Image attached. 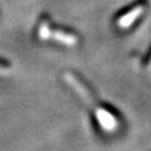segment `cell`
I'll return each instance as SVG.
<instances>
[{
	"label": "cell",
	"instance_id": "obj_1",
	"mask_svg": "<svg viewBox=\"0 0 151 151\" xmlns=\"http://www.w3.org/2000/svg\"><path fill=\"white\" fill-rule=\"evenodd\" d=\"M93 112H94V116L97 120V124L99 127L103 130L106 131L108 133H112L114 131H116L119 128V120L116 118V115H114L110 110L102 106L101 104H95L93 108Z\"/></svg>",
	"mask_w": 151,
	"mask_h": 151
},
{
	"label": "cell",
	"instance_id": "obj_2",
	"mask_svg": "<svg viewBox=\"0 0 151 151\" xmlns=\"http://www.w3.org/2000/svg\"><path fill=\"white\" fill-rule=\"evenodd\" d=\"M143 11H145V6L143 5L135 6L134 8H132L127 14H124L122 17H120L119 20H118V26L122 29L130 28L134 24L135 20L143 14Z\"/></svg>",
	"mask_w": 151,
	"mask_h": 151
},
{
	"label": "cell",
	"instance_id": "obj_3",
	"mask_svg": "<svg viewBox=\"0 0 151 151\" xmlns=\"http://www.w3.org/2000/svg\"><path fill=\"white\" fill-rule=\"evenodd\" d=\"M49 39H53V40L57 42L58 44L68 46V47L75 46L76 44H77V40H78L74 34L64 32V30H60V29H55V30L52 29L50 38Z\"/></svg>",
	"mask_w": 151,
	"mask_h": 151
},
{
	"label": "cell",
	"instance_id": "obj_4",
	"mask_svg": "<svg viewBox=\"0 0 151 151\" xmlns=\"http://www.w3.org/2000/svg\"><path fill=\"white\" fill-rule=\"evenodd\" d=\"M50 32H52V28L49 27L48 22H42V25L38 28V37L42 40H49Z\"/></svg>",
	"mask_w": 151,
	"mask_h": 151
},
{
	"label": "cell",
	"instance_id": "obj_5",
	"mask_svg": "<svg viewBox=\"0 0 151 151\" xmlns=\"http://www.w3.org/2000/svg\"><path fill=\"white\" fill-rule=\"evenodd\" d=\"M9 67V64L5 62V60H0V70H6V68H8Z\"/></svg>",
	"mask_w": 151,
	"mask_h": 151
},
{
	"label": "cell",
	"instance_id": "obj_6",
	"mask_svg": "<svg viewBox=\"0 0 151 151\" xmlns=\"http://www.w3.org/2000/svg\"><path fill=\"white\" fill-rule=\"evenodd\" d=\"M148 70H151V58H150V60H149V64H148Z\"/></svg>",
	"mask_w": 151,
	"mask_h": 151
}]
</instances>
